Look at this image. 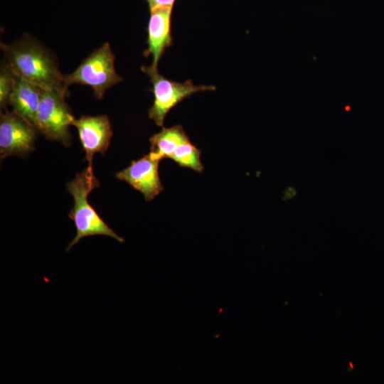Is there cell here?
I'll return each mask as SVG.
<instances>
[{"instance_id": "obj_13", "label": "cell", "mask_w": 384, "mask_h": 384, "mask_svg": "<svg viewBox=\"0 0 384 384\" xmlns=\"http://www.w3.org/2000/svg\"><path fill=\"white\" fill-rule=\"evenodd\" d=\"M16 80V75L6 63H3L0 70V105L1 109H5L9 105Z\"/></svg>"}, {"instance_id": "obj_11", "label": "cell", "mask_w": 384, "mask_h": 384, "mask_svg": "<svg viewBox=\"0 0 384 384\" xmlns=\"http://www.w3.org/2000/svg\"><path fill=\"white\" fill-rule=\"evenodd\" d=\"M189 140L181 125L163 129L150 137V154L156 159H170L176 149Z\"/></svg>"}, {"instance_id": "obj_6", "label": "cell", "mask_w": 384, "mask_h": 384, "mask_svg": "<svg viewBox=\"0 0 384 384\" xmlns=\"http://www.w3.org/2000/svg\"><path fill=\"white\" fill-rule=\"evenodd\" d=\"M38 129L15 112L6 111L0 117V154L26 156L35 148Z\"/></svg>"}, {"instance_id": "obj_9", "label": "cell", "mask_w": 384, "mask_h": 384, "mask_svg": "<svg viewBox=\"0 0 384 384\" xmlns=\"http://www.w3.org/2000/svg\"><path fill=\"white\" fill-rule=\"evenodd\" d=\"M172 11L173 7H163L150 11L147 26L148 47L144 52V55L152 57L151 65L154 68H157L166 49L172 45Z\"/></svg>"}, {"instance_id": "obj_14", "label": "cell", "mask_w": 384, "mask_h": 384, "mask_svg": "<svg viewBox=\"0 0 384 384\" xmlns=\"http://www.w3.org/2000/svg\"><path fill=\"white\" fill-rule=\"evenodd\" d=\"M149 11L163 7H174L176 0H145Z\"/></svg>"}, {"instance_id": "obj_4", "label": "cell", "mask_w": 384, "mask_h": 384, "mask_svg": "<svg viewBox=\"0 0 384 384\" xmlns=\"http://www.w3.org/2000/svg\"><path fill=\"white\" fill-rule=\"evenodd\" d=\"M142 70L149 77L154 95L149 117L159 127L164 125L167 113L184 99L198 92L215 90L213 85H195L191 80L183 82L168 80L151 65L142 66Z\"/></svg>"}, {"instance_id": "obj_10", "label": "cell", "mask_w": 384, "mask_h": 384, "mask_svg": "<svg viewBox=\"0 0 384 384\" xmlns=\"http://www.w3.org/2000/svg\"><path fill=\"white\" fill-rule=\"evenodd\" d=\"M42 88L17 77L9 105L13 111L34 126L37 129V112Z\"/></svg>"}, {"instance_id": "obj_5", "label": "cell", "mask_w": 384, "mask_h": 384, "mask_svg": "<svg viewBox=\"0 0 384 384\" xmlns=\"http://www.w3.org/2000/svg\"><path fill=\"white\" fill-rule=\"evenodd\" d=\"M65 96L53 90H42L37 112L38 130L50 140L65 146L71 143L69 127L75 117L65 101Z\"/></svg>"}, {"instance_id": "obj_7", "label": "cell", "mask_w": 384, "mask_h": 384, "mask_svg": "<svg viewBox=\"0 0 384 384\" xmlns=\"http://www.w3.org/2000/svg\"><path fill=\"white\" fill-rule=\"evenodd\" d=\"M160 161L149 153L139 160L132 161L116 177L141 192L146 201H151L164 191L159 174Z\"/></svg>"}, {"instance_id": "obj_1", "label": "cell", "mask_w": 384, "mask_h": 384, "mask_svg": "<svg viewBox=\"0 0 384 384\" xmlns=\"http://www.w3.org/2000/svg\"><path fill=\"white\" fill-rule=\"evenodd\" d=\"M6 63L12 72L26 81L45 90H55L68 95L65 75L48 50L31 37L12 43H1Z\"/></svg>"}, {"instance_id": "obj_8", "label": "cell", "mask_w": 384, "mask_h": 384, "mask_svg": "<svg viewBox=\"0 0 384 384\" xmlns=\"http://www.w3.org/2000/svg\"><path fill=\"white\" fill-rule=\"evenodd\" d=\"M73 125L78 131L88 166H92L94 155L96 153L104 154L110 145L113 134L110 119L105 114L83 115L75 119Z\"/></svg>"}, {"instance_id": "obj_2", "label": "cell", "mask_w": 384, "mask_h": 384, "mask_svg": "<svg viewBox=\"0 0 384 384\" xmlns=\"http://www.w3.org/2000/svg\"><path fill=\"white\" fill-rule=\"evenodd\" d=\"M67 190L73 196L74 205L68 217L73 221L76 234L66 247L69 251L75 245L85 237L94 235L109 236L119 242H124L96 212L88 202V195L95 188L100 187V182L94 174L92 166H89L67 183Z\"/></svg>"}, {"instance_id": "obj_12", "label": "cell", "mask_w": 384, "mask_h": 384, "mask_svg": "<svg viewBox=\"0 0 384 384\" xmlns=\"http://www.w3.org/2000/svg\"><path fill=\"white\" fill-rule=\"evenodd\" d=\"M180 166L187 167L197 172H202L203 165L201 161V150L190 139L180 144L170 158Z\"/></svg>"}, {"instance_id": "obj_3", "label": "cell", "mask_w": 384, "mask_h": 384, "mask_svg": "<svg viewBox=\"0 0 384 384\" xmlns=\"http://www.w3.org/2000/svg\"><path fill=\"white\" fill-rule=\"evenodd\" d=\"M115 57L106 42L93 51L72 73L65 75L68 87L73 84L89 85L95 97L101 100L107 90L123 80L114 68Z\"/></svg>"}, {"instance_id": "obj_15", "label": "cell", "mask_w": 384, "mask_h": 384, "mask_svg": "<svg viewBox=\"0 0 384 384\" xmlns=\"http://www.w3.org/2000/svg\"><path fill=\"white\" fill-rule=\"evenodd\" d=\"M354 370V366L351 361H348L347 365V373H349L350 372L353 371Z\"/></svg>"}]
</instances>
